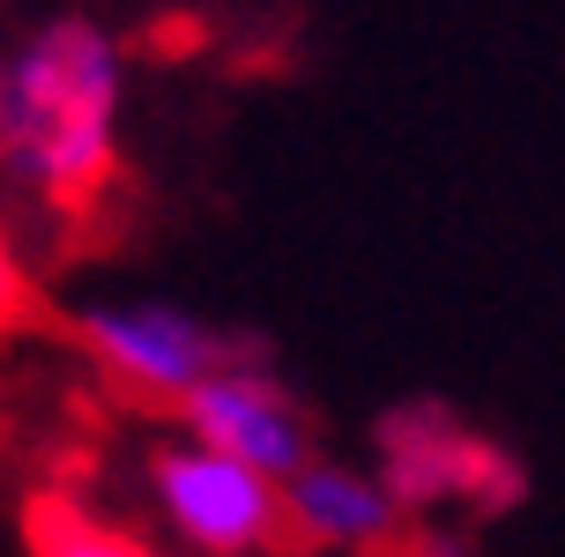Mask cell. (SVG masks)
I'll return each mask as SVG.
<instances>
[{
    "label": "cell",
    "instance_id": "cell-1",
    "mask_svg": "<svg viewBox=\"0 0 565 557\" xmlns=\"http://www.w3.org/2000/svg\"><path fill=\"white\" fill-rule=\"evenodd\" d=\"M127 67L97 23H45L0 60V186L45 216H89L119 179Z\"/></svg>",
    "mask_w": 565,
    "mask_h": 557
},
{
    "label": "cell",
    "instance_id": "cell-2",
    "mask_svg": "<svg viewBox=\"0 0 565 557\" xmlns=\"http://www.w3.org/2000/svg\"><path fill=\"white\" fill-rule=\"evenodd\" d=\"M372 469L387 475L409 528H447V521L469 528V521H491L521 499V469L447 409H395L380 424Z\"/></svg>",
    "mask_w": 565,
    "mask_h": 557
},
{
    "label": "cell",
    "instance_id": "cell-3",
    "mask_svg": "<svg viewBox=\"0 0 565 557\" xmlns=\"http://www.w3.org/2000/svg\"><path fill=\"white\" fill-rule=\"evenodd\" d=\"M149 499L164 513V528L186 550L209 557H254V550H282V475L238 461L209 439H171L149 453Z\"/></svg>",
    "mask_w": 565,
    "mask_h": 557
},
{
    "label": "cell",
    "instance_id": "cell-4",
    "mask_svg": "<svg viewBox=\"0 0 565 557\" xmlns=\"http://www.w3.org/2000/svg\"><path fill=\"white\" fill-rule=\"evenodd\" d=\"M75 342L141 409H179L186 387L224 357V342L201 320H186L179 306H97L75 320Z\"/></svg>",
    "mask_w": 565,
    "mask_h": 557
},
{
    "label": "cell",
    "instance_id": "cell-5",
    "mask_svg": "<svg viewBox=\"0 0 565 557\" xmlns=\"http://www.w3.org/2000/svg\"><path fill=\"white\" fill-rule=\"evenodd\" d=\"M179 424H186L194 439L224 446V453L254 461V469H268V475H290L312 453L306 409H298L260 364H238V357H216L194 387H186Z\"/></svg>",
    "mask_w": 565,
    "mask_h": 557
},
{
    "label": "cell",
    "instance_id": "cell-6",
    "mask_svg": "<svg viewBox=\"0 0 565 557\" xmlns=\"http://www.w3.org/2000/svg\"><path fill=\"white\" fill-rule=\"evenodd\" d=\"M282 535L298 550H380V543L409 535V521H402V505L380 469L306 453L282 475Z\"/></svg>",
    "mask_w": 565,
    "mask_h": 557
},
{
    "label": "cell",
    "instance_id": "cell-7",
    "mask_svg": "<svg viewBox=\"0 0 565 557\" xmlns=\"http://www.w3.org/2000/svg\"><path fill=\"white\" fill-rule=\"evenodd\" d=\"M23 320H30V268L15 253V238L0 231V334H15Z\"/></svg>",
    "mask_w": 565,
    "mask_h": 557
}]
</instances>
